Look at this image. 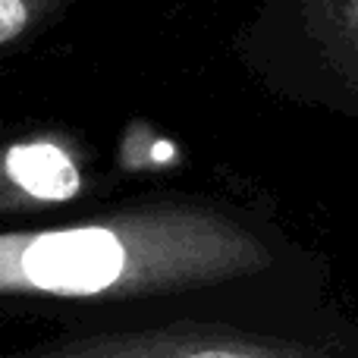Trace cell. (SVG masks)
<instances>
[{"mask_svg": "<svg viewBox=\"0 0 358 358\" xmlns=\"http://www.w3.org/2000/svg\"><path fill=\"white\" fill-rule=\"evenodd\" d=\"M73 0H0V50L35 35Z\"/></svg>", "mask_w": 358, "mask_h": 358, "instance_id": "obj_4", "label": "cell"}, {"mask_svg": "<svg viewBox=\"0 0 358 358\" xmlns=\"http://www.w3.org/2000/svg\"><path fill=\"white\" fill-rule=\"evenodd\" d=\"M22 358H346L330 346L227 327H145L66 336Z\"/></svg>", "mask_w": 358, "mask_h": 358, "instance_id": "obj_3", "label": "cell"}, {"mask_svg": "<svg viewBox=\"0 0 358 358\" xmlns=\"http://www.w3.org/2000/svg\"><path fill=\"white\" fill-rule=\"evenodd\" d=\"M236 48L283 92L358 110V0H258Z\"/></svg>", "mask_w": 358, "mask_h": 358, "instance_id": "obj_2", "label": "cell"}, {"mask_svg": "<svg viewBox=\"0 0 358 358\" xmlns=\"http://www.w3.org/2000/svg\"><path fill=\"white\" fill-rule=\"evenodd\" d=\"M267 264V245L236 217L148 201L73 227L0 233V299L129 302L210 289Z\"/></svg>", "mask_w": 358, "mask_h": 358, "instance_id": "obj_1", "label": "cell"}]
</instances>
